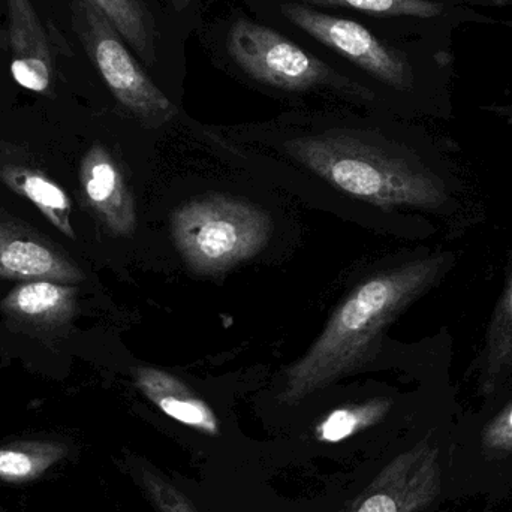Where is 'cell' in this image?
I'll list each match as a JSON object with an SVG mask.
<instances>
[{
	"label": "cell",
	"mask_w": 512,
	"mask_h": 512,
	"mask_svg": "<svg viewBox=\"0 0 512 512\" xmlns=\"http://www.w3.org/2000/svg\"><path fill=\"white\" fill-rule=\"evenodd\" d=\"M146 66L156 63V23L143 0H90Z\"/></svg>",
	"instance_id": "5bb4252c"
},
{
	"label": "cell",
	"mask_w": 512,
	"mask_h": 512,
	"mask_svg": "<svg viewBox=\"0 0 512 512\" xmlns=\"http://www.w3.org/2000/svg\"><path fill=\"white\" fill-rule=\"evenodd\" d=\"M138 483L158 512H200L191 499L164 474L146 463H137Z\"/></svg>",
	"instance_id": "d6986e66"
},
{
	"label": "cell",
	"mask_w": 512,
	"mask_h": 512,
	"mask_svg": "<svg viewBox=\"0 0 512 512\" xmlns=\"http://www.w3.org/2000/svg\"><path fill=\"white\" fill-rule=\"evenodd\" d=\"M450 261L451 255H433L360 283L337 307L309 351L289 367L280 402L297 405L369 363L382 331L433 285Z\"/></svg>",
	"instance_id": "6da1fadb"
},
{
	"label": "cell",
	"mask_w": 512,
	"mask_h": 512,
	"mask_svg": "<svg viewBox=\"0 0 512 512\" xmlns=\"http://www.w3.org/2000/svg\"><path fill=\"white\" fill-rule=\"evenodd\" d=\"M11 74L15 83L39 95H51L54 59L50 39L30 0H6Z\"/></svg>",
	"instance_id": "9c48e42d"
},
{
	"label": "cell",
	"mask_w": 512,
	"mask_h": 512,
	"mask_svg": "<svg viewBox=\"0 0 512 512\" xmlns=\"http://www.w3.org/2000/svg\"><path fill=\"white\" fill-rule=\"evenodd\" d=\"M0 310L17 324L57 330L66 327L77 312V288L54 280H26L0 301Z\"/></svg>",
	"instance_id": "8fae6325"
},
{
	"label": "cell",
	"mask_w": 512,
	"mask_h": 512,
	"mask_svg": "<svg viewBox=\"0 0 512 512\" xmlns=\"http://www.w3.org/2000/svg\"><path fill=\"white\" fill-rule=\"evenodd\" d=\"M138 390L158 406L159 411L183 426L192 427L206 435L221 432L218 417L212 406L194 393L177 376L155 367H137L134 370Z\"/></svg>",
	"instance_id": "7c38bea8"
},
{
	"label": "cell",
	"mask_w": 512,
	"mask_h": 512,
	"mask_svg": "<svg viewBox=\"0 0 512 512\" xmlns=\"http://www.w3.org/2000/svg\"><path fill=\"white\" fill-rule=\"evenodd\" d=\"M512 372V273L508 277L501 303L490 325L486 348L481 358V388L493 394Z\"/></svg>",
	"instance_id": "9a60e30c"
},
{
	"label": "cell",
	"mask_w": 512,
	"mask_h": 512,
	"mask_svg": "<svg viewBox=\"0 0 512 512\" xmlns=\"http://www.w3.org/2000/svg\"><path fill=\"white\" fill-rule=\"evenodd\" d=\"M441 487L438 448L421 442L391 460L345 512H420Z\"/></svg>",
	"instance_id": "52a82bcc"
},
{
	"label": "cell",
	"mask_w": 512,
	"mask_h": 512,
	"mask_svg": "<svg viewBox=\"0 0 512 512\" xmlns=\"http://www.w3.org/2000/svg\"><path fill=\"white\" fill-rule=\"evenodd\" d=\"M319 6L355 9L376 17L433 18L444 12L441 3L432 0H304Z\"/></svg>",
	"instance_id": "ac0fdd59"
},
{
	"label": "cell",
	"mask_w": 512,
	"mask_h": 512,
	"mask_svg": "<svg viewBox=\"0 0 512 512\" xmlns=\"http://www.w3.org/2000/svg\"><path fill=\"white\" fill-rule=\"evenodd\" d=\"M391 406L393 402L390 399L378 397V399L334 409L316 426L315 438L327 444L346 441L351 436L381 423L390 412Z\"/></svg>",
	"instance_id": "e0dca14e"
},
{
	"label": "cell",
	"mask_w": 512,
	"mask_h": 512,
	"mask_svg": "<svg viewBox=\"0 0 512 512\" xmlns=\"http://www.w3.org/2000/svg\"><path fill=\"white\" fill-rule=\"evenodd\" d=\"M72 27L114 98L149 128L176 116L177 108L132 56L108 18L90 0H71Z\"/></svg>",
	"instance_id": "277c9868"
},
{
	"label": "cell",
	"mask_w": 512,
	"mask_h": 512,
	"mask_svg": "<svg viewBox=\"0 0 512 512\" xmlns=\"http://www.w3.org/2000/svg\"><path fill=\"white\" fill-rule=\"evenodd\" d=\"M84 197L105 227L116 236H131L137 227L134 198L119 165L101 144H93L80 165Z\"/></svg>",
	"instance_id": "30bf717a"
},
{
	"label": "cell",
	"mask_w": 512,
	"mask_h": 512,
	"mask_svg": "<svg viewBox=\"0 0 512 512\" xmlns=\"http://www.w3.org/2000/svg\"><path fill=\"white\" fill-rule=\"evenodd\" d=\"M227 51L246 75L265 86L288 92L330 87L352 95H369V90L343 77L315 54L303 50L282 33L248 18L231 26Z\"/></svg>",
	"instance_id": "5b68a950"
},
{
	"label": "cell",
	"mask_w": 512,
	"mask_h": 512,
	"mask_svg": "<svg viewBox=\"0 0 512 512\" xmlns=\"http://www.w3.org/2000/svg\"><path fill=\"white\" fill-rule=\"evenodd\" d=\"M280 11L310 38L336 51L381 83L397 90L411 89L414 84L408 56L382 42L363 24L300 3H285Z\"/></svg>",
	"instance_id": "8992f818"
},
{
	"label": "cell",
	"mask_w": 512,
	"mask_h": 512,
	"mask_svg": "<svg viewBox=\"0 0 512 512\" xmlns=\"http://www.w3.org/2000/svg\"><path fill=\"white\" fill-rule=\"evenodd\" d=\"M0 182L30 201L63 236L71 240L77 239L72 225V203L68 194L41 168L21 162H2Z\"/></svg>",
	"instance_id": "4fadbf2b"
},
{
	"label": "cell",
	"mask_w": 512,
	"mask_h": 512,
	"mask_svg": "<svg viewBox=\"0 0 512 512\" xmlns=\"http://www.w3.org/2000/svg\"><path fill=\"white\" fill-rule=\"evenodd\" d=\"M273 231L261 207L225 195L189 201L171 215V237L194 273L212 276L248 261L267 246Z\"/></svg>",
	"instance_id": "3957f363"
},
{
	"label": "cell",
	"mask_w": 512,
	"mask_h": 512,
	"mask_svg": "<svg viewBox=\"0 0 512 512\" xmlns=\"http://www.w3.org/2000/svg\"><path fill=\"white\" fill-rule=\"evenodd\" d=\"M307 170L354 198L384 209H439L447 201L444 183L417 162L354 137L330 131L286 144Z\"/></svg>",
	"instance_id": "7a4b0ae2"
},
{
	"label": "cell",
	"mask_w": 512,
	"mask_h": 512,
	"mask_svg": "<svg viewBox=\"0 0 512 512\" xmlns=\"http://www.w3.org/2000/svg\"><path fill=\"white\" fill-rule=\"evenodd\" d=\"M68 448L50 441L14 442L0 447V480L29 483L65 459Z\"/></svg>",
	"instance_id": "2e32d148"
},
{
	"label": "cell",
	"mask_w": 512,
	"mask_h": 512,
	"mask_svg": "<svg viewBox=\"0 0 512 512\" xmlns=\"http://www.w3.org/2000/svg\"><path fill=\"white\" fill-rule=\"evenodd\" d=\"M0 277L80 283L83 271L53 242L17 222L0 219Z\"/></svg>",
	"instance_id": "ba28073f"
},
{
	"label": "cell",
	"mask_w": 512,
	"mask_h": 512,
	"mask_svg": "<svg viewBox=\"0 0 512 512\" xmlns=\"http://www.w3.org/2000/svg\"><path fill=\"white\" fill-rule=\"evenodd\" d=\"M192 2H194V0H171L177 12L185 11Z\"/></svg>",
	"instance_id": "44dd1931"
},
{
	"label": "cell",
	"mask_w": 512,
	"mask_h": 512,
	"mask_svg": "<svg viewBox=\"0 0 512 512\" xmlns=\"http://www.w3.org/2000/svg\"><path fill=\"white\" fill-rule=\"evenodd\" d=\"M483 447L495 456L512 454V405L502 411L484 430Z\"/></svg>",
	"instance_id": "ffe728a7"
}]
</instances>
